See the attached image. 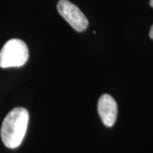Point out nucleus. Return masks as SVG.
I'll use <instances>...</instances> for the list:
<instances>
[{"instance_id":"423d86ee","label":"nucleus","mask_w":153,"mask_h":153,"mask_svg":"<svg viewBox=\"0 0 153 153\" xmlns=\"http://www.w3.org/2000/svg\"><path fill=\"white\" fill-rule=\"evenodd\" d=\"M150 5L153 8V0H151V1H150Z\"/></svg>"},{"instance_id":"20e7f679","label":"nucleus","mask_w":153,"mask_h":153,"mask_svg":"<svg viewBox=\"0 0 153 153\" xmlns=\"http://www.w3.org/2000/svg\"><path fill=\"white\" fill-rule=\"evenodd\" d=\"M98 112L102 123L106 127L114 125L117 116V105L110 94H105L99 99Z\"/></svg>"},{"instance_id":"39448f33","label":"nucleus","mask_w":153,"mask_h":153,"mask_svg":"<svg viewBox=\"0 0 153 153\" xmlns=\"http://www.w3.org/2000/svg\"><path fill=\"white\" fill-rule=\"evenodd\" d=\"M150 38L153 39V25L152 27H151V30H150Z\"/></svg>"},{"instance_id":"7ed1b4c3","label":"nucleus","mask_w":153,"mask_h":153,"mask_svg":"<svg viewBox=\"0 0 153 153\" xmlns=\"http://www.w3.org/2000/svg\"><path fill=\"white\" fill-rule=\"evenodd\" d=\"M57 10L71 27L76 32L84 31L88 26L87 18L78 7L68 0H60L57 4Z\"/></svg>"},{"instance_id":"f03ea898","label":"nucleus","mask_w":153,"mask_h":153,"mask_svg":"<svg viewBox=\"0 0 153 153\" xmlns=\"http://www.w3.org/2000/svg\"><path fill=\"white\" fill-rule=\"evenodd\" d=\"M29 57L27 45L21 39H10L0 50V67H20L24 66Z\"/></svg>"},{"instance_id":"f257e3e1","label":"nucleus","mask_w":153,"mask_h":153,"mask_svg":"<svg viewBox=\"0 0 153 153\" xmlns=\"http://www.w3.org/2000/svg\"><path fill=\"white\" fill-rule=\"evenodd\" d=\"M29 113L23 107H16L7 114L1 127V139L6 147L20 146L27 133Z\"/></svg>"}]
</instances>
